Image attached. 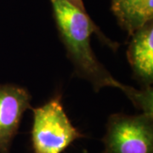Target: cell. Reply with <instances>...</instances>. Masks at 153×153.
Masks as SVG:
<instances>
[{
    "mask_svg": "<svg viewBox=\"0 0 153 153\" xmlns=\"http://www.w3.org/2000/svg\"><path fill=\"white\" fill-rule=\"evenodd\" d=\"M50 2L60 40L76 75L90 82L95 91L105 87L119 88L136 108L153 114L152 88L139 90L114 78L94 55L90 43L91 35L95 33L112 49H117V44L105 37L87 12L80 10L66 0H50Z\"/></svg>",
    "mask_w": 153,
    "mask_h": 153,
    "instance_id": "1",
    "label": "cell"
},
{
    "mask_svg": "<svg viewBox=\"0 0 153 153\" xmlns=\"http://www.w3.org/2000/svg\"><path fill=\"white\" fill-rule=\"evenodd\" d=\"M32 145L34 153H61L83 135L67 117L60 94L33 109Z\"/></svg>",
    "mask_w": 153,
    "mask_h": 153,
    "instance_id": "2",
    "label": "cell"
},
{
    "mask_svg": "<svg viewBox=\"0 0 153 153\" xmlns=\"http://www.w3.org/2000/svg\"><path fill=\"white\" fill-rule=\"evenodd\" d=\"M103 153H153V114L110 116Z\"/></svg>",
    "mask_w": 153,
    "mask_h": 153,
    "instance_id": "3",
    "label": "cell"
},
{
    "mask_svg": "<svg viewBox=\"0 0 153 153\" xmlns=\"http://www.w3.org/2000/svg\"><path fill=\"white\" fill-rule=\"evenodd\" d=\"M31 94L16 84H0V153H10L24 112L31 108Z\"/></svg>",
    "mask_w": 153,
    "mask_h": 153,
    "instance_id": "4",
    "label": "cell"
},
{
    "mask_svg": "<svg viewBox=\"0 0 153 153\" xmlns=\"http://www.w3.org/2000/svg\"><path fill=\"white\" fill-rule=\"evenodd\" d=\"M127 58L138 81L145 88L153 81V25L149 22L132 34Z\"/></svg>",
    "mask_w": 153,
    "mask_h": 153,
    "instance_id": "5",
    "label": "cell"
},
{
    "mask_svg": "<svg viewBox=\"0 0 153 153\" xmlns=\"http://www.w3.org/2000/svg\"><path fill=\"white\" fill-rule=\"evenodd\" d=\"M122 28L129 36L153 19V0H122L111 5Z\"/></svg>",
    "mask_w": 153,
    "mask_h": 153,
    "instance_id": "6",
    "label": "cell"
},
{
    "mask_svg": "<svg viewBox=\"0 0 153 153\" xmlns=\"http://www.w3.org/2000/svg\"><path fill=\"white\" fill-rule=\"evenodd\" d=\"M66 1L69 2V3H70L71 4H72L73 6L76 7L77 9H79L80 10L83 11V12H87L85 7H84V4H83L82 0H66Z\"/></svg>",
    "mask_w": 153,
    "mask_h": 153,
    "instance_id": "7",
    "label": "cell"
},
{
    "mask_svg": "<svg viewBox=\"0 0 153 153\" xmlns=\"http://www.w3.org/2000/svg\"><path fill=\"white\" fill-rule=\"evenodd\" d=\"M120 1H122V0H111V5L117 4V3H118V2H120Z\"/></svg>",
    "mask_w": 153,
    "mask_h": 153,
    "instance_id": "8",
    "label": "cell"
},
{
    "mask_svg": "<svg viewBox=\"0 0 153 153\" xmlns=\"http://www.w3.org/2000/svg\"><path fill=\"white\" fill-rule=\"evenodd\" d=\"M82 153H88V152L86 150H84V151H83V152H82Z\"/></svg>",
    "mask_w": 153,
    "mask_h": 153,
    "instance_id": "9",
    "label": "cell"
}]
</instances>
